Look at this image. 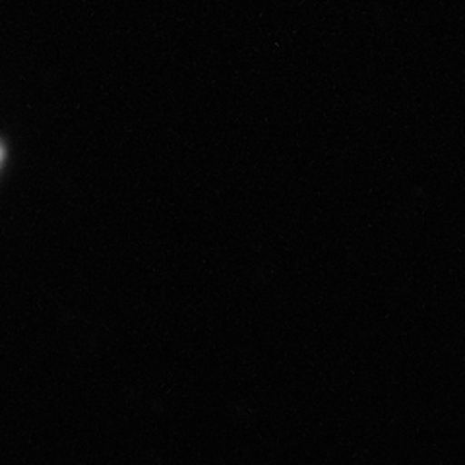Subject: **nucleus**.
Masks as SVG:
<instances>
[{
    "mask_svg": "<svg viewBox=\"0 0 465 465\" xmlns=\"http://www.w3.org/2000/svg\"><path fill=\"white\" fill-rule=\"evenodd\" d=\"M0 162H3V148H0Z\"/></svg>",
    "mask_w": 465,
    "mask_h": 465,
    "instance_id": "f257e3e1",
    "label": "nucleus"
}]
</instances>
